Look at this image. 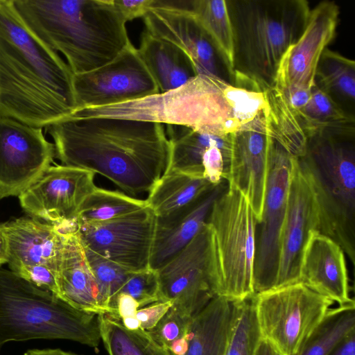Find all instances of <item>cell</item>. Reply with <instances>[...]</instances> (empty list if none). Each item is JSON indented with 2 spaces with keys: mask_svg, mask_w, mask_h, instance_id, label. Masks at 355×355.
<instances>
[{
  "mask_svg": "<svg viewBox=\"0 0 355 355\" xmlns=\"http://www.w3.org/2000/svg\"><path fill=\"white\" fill-rule=\"evenodd\" d=\"M63 165L106 178L132 197L149 193L168 167L162 124L112 117H68L46 127Z\"/></svg>",
  "mask_w": 355,
  "mask_h": 355,
  "instance_id": "1",
  "label": "cell"
},
{
  "mask_svg": "<svg viewBox=\"0 0 355 355\" xmlns=\"http://www.w3.org/2000/svg\"><path fill=\"white\" fill-rule=\"evenodd\" d=\"M73 73L24 23L12 0H0V115L46 128L76 110Z\"/></svg>",
  "mask_w": 355,
  "mask_h": 355,
  "instance_id": "2",
  "label": "cell"
},
{
  "mask_svg": "<svg viewBox=\"0 0 355 355\" xmlns=\"http://www.w3.org/2000/svg\"><path fill=\"white\" fill-rule=\"evenodd\" d=\"M259 92L199 74L175 89L123 103L76 110L69 117H112L182 126L225 137L263 107Z\"/></svg>",
  "mask_w": 355,
  "mask_h": 355,
  "instance_id": "3",
  "label": "cell"
},
{
  "mask_svg": "<svg viewBox=\"0 0 355 355\" xmlns=\"http://www.w3.org/2000/svg\"><path fill=\"white\" fill-rule=\"evenodd\" d=\"M25 25L74 74L98 69L130 43L126 22L113 0H12Z\"/></svg>",
  "mask_w": 355,
  "mask_h": 355,
  "instance_id": "4",
  "label": "cell"
},
{
  "mask_svg": "<svg viewBox=\"0 0 355 355\" xmlns=\"http://www.w3.org/2000/svg\"><path fill=\"white\" fill-rule=\"evenodd\" d=\"M234 39V82L263 92L273 86L279 63L303 33L306 0H227Z\"/></svg>",
  "mask_w": 355,
  "mask_h": 355,
  "instance_id": "5",
  "label": "cell"
},
{
  "mask_svg": "<svg viewBox=\"0 0 355 355\" xmlns=\"http://www.w3.org/2000/svg\"><path fill=\"white\" fill-rule=\"evenodd\" d=\"M63 339L96 349L98 315L76 309L53 293L0 268V349L12 341Z\"/></svg>",
  "mask_w": 355,
  "mask_h": 355,
  "instance_id": "6",
  "label": "cell"
},
{
  "mask_svg": "<svg viewBox=\"0 0 355 355\" xmlns=\"http://www.w3.org/2000/svg\"><path fill=\"white\" fill-rule=\"evenodd\" d=\"M313 185L319 232L336 242L355 263V131L324 132L308 139L298 158Z\"/></svg>",
  "mask_w": 355,
  "mask_h": 355,
  "instance_id": "7",
  "label": "cell"
},
{
  "mask_svg": "<svg viewBox=\"0 0 355 355\" xmlns=\"http://www.w3.org/2000/svg\"><path fill=\"white\" fill-rule=\"evenodd\" d=\"M207 223L212 229L220 277V295L243 300L254 295L258 222L247 198L229 186L215 200Z\"/></svg>",
  "mask_w": 355,
  "mask_h": 355,
  "instance_id": "8",
  "label": "cell"
},
{
  "mask_svg": "<svg viewBox=\"0 0 355 355\" xmlns=\"http://www.w3.org/2000/svg\"><path fill=\"white\" fill-rule=\"evenodd\" d=\"M254 299L261 337L282 355H295L334 303L301 282L256 294Z\"/></svg>",
  "mask_w": 355,
  "mask_h": 355,
  "instance_id": "9",
  "label": "cell"
},
{
  "mask_svg": "<svg viewBox=\"0 0 355 355\" xmlns=\"http://www.w3.org/2000/svg\"><path fill=\"white\" fill-rule=\"evenodd\" d=\"M160 301L195 317L214 297L220 295V277L214 234L206 223L194 239L157 270Z\"/></svg>",
  "mask_w": 355,
  "mask_h": 355,
  "instance_id": "10",
  "label": "cell"
},
{
  "mask_svg": "<svg viewBox=\"0 0 355 355\" xmlns=\"http://www.w3.org/2000/svg\"><path fill=\"white\" fill-rule=\"evenodd\" d=\"M295 157L275 141L269 160L261 220L258 224L261 227L256 241L254 295L275 288L280 237Z\"/></svg>",
  "mask_w": 355,
  "mask_h": 355,
  "instance_id": "11",
  "label": "cell"
},
{
  "mask_svg": "<svg viewBox=\"0 0 355 355\" xmlns=\"http://www.w3.org/2000/svg\"><path fill=\"white\" fill-rule=\"evenodd\" d=\"M73 85L76 110L123 103L159 93L132 42L105 65L74 74Z\"/></svg>",
  "mask_w": 355,
  "mask_h": 355,
  "instance_id": "12",
  "label": "cell"
},
{
  "mask_svg": "<svg viewBox=\"0 0 355 355\" xmlns=\"http://www.w3.org/2000/svg\"><path fill=\"white\" fill-rule=\"evenodd\" d=\"M156 216L146 207L101 223L76 222L83 247L132 272L149 268Z\"/></svg>",
  "mask_w": 355,
  "mask_h": 355,
  "instance_id": "13",
  "label": "cell"
},
{
  "mask_svg": "<svg viewBox=\"0 0 355 355\" xmlns=\"http://www.w3.org/2000/svg\"><path fill=\"white\" fill-rule=\"evenodd\" d=\"M142 19L146 31L173 43L189 55L197 75L216 76L231 83L211 38L187 1L153 0Z\"/></svg>",
  "mask_w": 355,
  "mask_h": 355,
  "instance_id": "14",
  "label": "cell"
},
{
  "mask_svg": "<svg viewBox=\"0 0 355 355\" xmlns=\"http://www.w3.org/2000/svg\"><path fill=\"white\" fill-rule=\"evenodd\" d=\"M55 155L42 128L0 115V199L19 196L51 166Z\"/></svg>",
  "mask_w": 355,
  "mask_h": 355,
  "instance_id": "15",
  "label": "cell"
},
{
  "mask_svg": "<svg viewBox=\"0 0 355 355\" xmlns=\"http://www.w3.org/2000/svg\"><path fill=\"white\" fill-rule=\"evenodd\" d=\"M267 109L227 135L228 185L247 198L258 224L262 216L270 157L275 143L269 128Z\"/></svg>",
  "mask_w": 355,
  "mask_h": 355,
  "instance_id": "16",
  "label": "cell"
},
{
  "mask_svg": "<svg viewBox=\"0 0 355 355\" xmlns=\"http://www.w3.org/2000/svg\"><path fill=\"white\" fill-rule=\"evenodd\" d=\"M319 210L313 185L298 158L295 157L280 237L275 288L300 282L305 247L312 232L319 231Z\"/></svg>",
  "mask_w": 355,
  "mask_h": 355,
  "instance_id": "17",
  "label": "cell"
},
{
  "mask_svg": "<svg viewBox=\"0 0 355 355\" xmlns=\"http://www.w3.org/2000/svg\"><path fill=\"white\" fill-rule=\"evenodd\" d=\"M95 174L76 166H50L19 196L20 204L30 215L47 223L75 222L80 205L96 187Z\"/></svg>",
  "mask_w": 355,
  "mask_h": 355,
  "instance_id": "18",
  "label": "cell"
},
{
  "mask_svg": "<svg viewBox=\"0 0 355 355\" xmlns=\"http://www.w3.org/2000/svg\"><path fill=\"white\" fill-rule=\"evenodd\" d=\"M339 15L333 1H322L311 9L303 33L279 63L274 87L282 91L312 89L320 57L335 37Z\"/></svg>",
  "mask_w": 355,
  "mask_h": 355,
  "instance_id": "19",
  "label": "cell"
},
{
  "mask_svg": "<svg viewBox=\"0 0 355 355\" xmlns=\"http://www.w3.org/2000/svg\"><path fill=\"white\" fill-rule=\"evenodd\" d=\"M340 306L354 303L345 253L340 246L319 231L312 232L300 266V282Z\"/></svg>",
  "mask_w": 355,
  "mask_h": 355,
  "instance_id": "20",
  "label": "cell"
},
{
  "mask_svg": "<svg viewBox=\"0 0 355 355\" xmlns=\"http://www.w3.org/2000/svg\"><path fill=\"white\" fill-rule=\"evenodd\" d=\"M76 229V226L61 230L63 245L55 274L58 297L83 311L119 316L100 293Z\"/></svg>",
  "mask_w": 355,
  "mask_h": 355,
  "instance_id": "21",
  "label": "cell"
},
{
  "mask_svg": "<svg viewBox=\"0 0 355 355\" xmlns=\"http://www.w3.org/2000/svg\"><path fill=\"white\" fill-rule=\"evenodd\" d=\"M2 225L8 239L10 270L19 274L27 268L44 265L56 274L63 245L59 225L33 218H20Z\"/></svg>",
  "mask_w": 355,
  "mask_h": 355,
  "instance_id": "22",
  "label": "cell"
},
{
  "mask_svg": "<svg viewBox=\"0 0 355 355\" xmlns=\"http://www.w3.org/2000/svg\"><path fill=\"white\" fill-rule=\"evenodd\" d=\"M221 184L185 209L167 216H156L150 268L159 270L199 233L207 221L215 200L223 191Z\"/></svg>",
  "mask_w": 355,
  "mask_h": 355,
  "instance_id": "23",
  "label": "cell"
},
{
  "mask_svg": "<svg viewBox=\"0 0 355 355\" xmlns=\"http://www.w3.org/2000/svg\"><path fill=\"white\" fill-rule=\"evenodd\" d=\"M241 300L214 297L193 318L185 355H224Z\"/></svg>",
  "mask_w": 355,
  "mask_h": 355,
  "instance_id": "24",
  "label": "cell"
},
{
  "mask_svg": "<svg viewBox=\"0 0 355 355\" xmlns=\"http://www.w3.org/2000/svg\"><path fill=\"white\" fill-rule=\"evenodd\" d=\"M137 50L159 93L179 87L197 76L190 58L182 49L145 29Z\"/></svg>",
  "mask_w": 355,
  "mask_h": 355,
  "instance_id": "25",
  "label": "cell"
},
{
  "mask_svg": "<svg viewBox=\"0 0 355 355\" xmlns=\"http://www.w3.org/2000/svg\"><path fill=\"white\" fill-rule=\"evenodd\" d=\"M214 187L203 178L167 171L150 191L146 201L157 217H164L193 205Z\"/></svg>",
  "mask_w": 355,
  "mask_h": 355,
  "instance_id": "26",
  "label": "cell"
},
{
  "mask_svg": "<svg viewBox=\"0 0 355 355\" xmlns=\"http://www.w3.org/2000/svg\"><path fill=\"white\" fill-rule=\"evenodd\" d=\"M314 84L346 112L354 115L355 62L353 60L326 49L318 64Z\"/></svg>",
  "mask_w": 355,
  "mask_h": 355,
  "instance_id": "27",
  "label": "cell"
},
{
  "mask_svg": "<svg viewBox=\"0 0 355 355\" xmlns=\"http://www.w3.org/2000/svg\"><path fill=\"white\" fill-rule=\"evenodd\" d=\"M263 92L268 103L266 116L273 139L291 155L302 157L308 138L295 112L280 89L271 86Z\"/></svg>",
  "mask_w": 355,
  "mask_h": 355,
  "instance_id": "28",
  "label": "cell"
},
{
  "mask_svg": "<svg viewBox=\"0 0 355 355\" xmlns=\"http://www.w3.org/2000/svg\"><path fill=\"white\" fill-rule=\"evenodd\" d=\"M293 110L308 139L323 132L355 131L354 115L346 112L315 85L307 103Z\"/></svg>",
  "mask_w": 355,
  "mask_h": 355,
  "instance_id": "29",
  "label": "cell"
},
{
  "mask_svg": "<svg viewBox=\"0 0 355 355\" xmlns=\"http://www.w3.org/2000/svg\"><path fill=\"white\" fill-rule=\"evenodd\" d=\"M187 5L211 38L233 84L234 39L226 1L193 0Z\"/></svg>",
  "mask_w": 355,
  "mask_h": 355,
  "instance_id": "30",
  "label": "cell"
},
{
  "mask_svg": "<svg viewBox=\"0 0 355 355\" xmlns=\"http://www.w3.org/2000/svg\"><path fill=\"white\" fill-rule=\"evenodd\" d=\"M101 339L108 355H171L141 328L128 330L119 316L98 315Z\"/></svg>",
  "mask_w": 355,
  "mask_h": 355,
  "instance_id": "31",
  "label": "cell"
},
{
  "mask_svg": "<svg viewBox=\"0 0 355 355\" xmlns=\"http://www.w3.org/2000/svg\"><path fill=\"white\" fill-rule=\"evenodd\" d=\"M355 331V304L330 308L295 355H329Z\"/></svg>",
  "mask_w": 355,
  "mask_h": 355,
  "instance_id": "32",
  "label": "cell"
},
{
  "mask_svg": "<svg viewBox=\"0 0 355 355\" xmlns=\"http://www.w3.org/2000/svg\"><path fill=\"white\" fill-rule=\"evenodd\" d=\"M141 200L119 191L95 189L85 198L76 215V222L101 223L127 215L147 207Z\"/></svg>",
  "mask_w": 355,
  "mask_h": 355,
  "instance_id": "33",
  "label": "cell"
},
{
  "mask_svg": "<svg viewBox=\"0 0 355 355\" xmlns=\"http://www.w3.org/2000/svg\"><path fill=\"white\" fill-rule=\"evenodd\" d=\"M261 338L254 295L241 302L224 355H254Z\"/></svg>",
  "mask_w": 355,
  "mask_h": 355,
  "instance_id": "34",
  "label": "cell"
},
{
  "mask_svg": "<svg viewBox=\"0 0 355 355\" xmlns=\"http://www.w3.org/2000/svg\"><path fill=\"white\" fill-rule=\"evenodd\" d=\"M84 249L88 264L103 300L107 306L119 315L116 297L132 272L88 249Z\"/></svg>",
  "mask_w": 355,
  "mask_h": 355,
  "instance_id": "35",
  "label": "cell"
},
{
  "mask_svg": "<svg viewBox=\"0 0 355 355\" xmlns=\"http://www.w3.org/2000/svg\"><path fill=\"white\" fill-rule=\"evenodd\" d=\"M120 293L132 296L138 302L139 307L160 301L157 271L148 268L141 271L131 272Z\"/></svg>",
  "mask_w": 355,
  "mask_h": 355,
  "instance_id": "36",
  "label": "cell"
},
{
  "mask_svg": "<svg viewBox=\"0 0 355 355\" xmlns=\"http://www.w3.org/2000/svg\"><path fill=\"white\" fill-rule=\"evenodd\" d=\"M193 318L171 306L157 324L147 332L158 344L168 349L175 340L187 334Z\"/></svg>",
  "mask_w": 355,
  "mask_h": 355,
  "instance_id": "37",
  "label": "cell"
},
{
  "mask_svg": "<svg viewBox=\"0 0 355 355\" xmlns=\"http://www.w3.org/2000/svg\"><path fill=\"white\" fill-rule=\"evenodd\" d=\"M37 286L47 290L58 296V290L55 272L44 265L27 268L17 274Z\"/></svg>",
  "mask_w": 355,
  "mask_h": 355,
  "instance_id": "38",
  "label": "cell"
},
{
  "mask_svg": "<svg viewBox=\"0 0 355 355\" xmlns=\"http://www.w3.org/2000/svg\"><path fill=\"white\" fill-rule=\"evenodd\" d=\"M173 304L171 300L159 301L139 309L136 316L140 323V328L146 331L154 328Z\"/></svg>",
  "mask_w": 355,
  "mask_h": 355,
  "instance_id": "39",
  "label": "cell"
},
{
  "mask_svg": "<svg viewBox=\"0 0 355 355\" xmlns=\"http://www.w3.org/2000/svg\"><path fill=\"white\" fill-rule=\"evenodd\" d=\"M115 7L127 23L142 18L153 3V0H113Z\"/></svg>",
  "mask_w": 355,
  "mask_h": 355,
  "instance_id": "40",
  "label": "cell"
},
{
  "mask_svg": "<svg viewBox=\"0 0 355 355\" xmlns=\"http://www.w3.org/2000/svg\"><path fill=\"white\" fill-rule=\"evenodd\" d=\"M138 302L127 293H120L116 297V309L120 319L136 317Z\"/></svg>",
  "mask_w": 355,
  "mask_h": 355,
  "instance_id": "41",
  "label": "cell"
},
{
  "mask_svg": "<svg viewBox=\"0 0 355 355\" xmlns=\"http://www.w3.org/2000/svg\"><path fill=\"white\" fill-rule=\"evenodd\" d=\"M329 355H355V331L346 336Z\"/></svg>",
  "mask_w": 355,
  "mask_h": 355,
  "instance_id": "42",
  "label": "cell"
},
{
  "mask_svg": "<svg viewBox=\"0 0 355 355\" xmlns=\"http://www.w3.org/2000/svg\"><path fill=\"white\" fill-rule=\"evenodd\" d=\"M188 333V332H187ZM189 348L188 334L175 340L168 347L171 355H185Z\"/></svg>",
  "mask_w": 355,
  "mask_h": 355,
  "instance_id": "43",
  "label": "cell"
},
{
  "mask_svg": "<svg viewBox=\"0 0 355 355\" xmlns=\"http://www.w3.org/2000/svg\"><path fill=\"white\" fill-rule=\"evenodd\" d=\"M8 243L7 236L2 224H0V266L8 263Z\"/></svg>",
  "mask_w": 355,
  "mask_h": 355,
  "instance_id": "44",
  "label": "cell"
},
{
  "mask_svg": "<svg viewBox=\"0 0 355 355\" xmlns=\"http://www.w3.org/2000/svg\"><path fill=\"white\" fill-rule=\"evenodd\" d=\"M23 355H78L61 349H33L26 351Z\"/></svg>",
  "mask_w": 355,
  "mask_h": 355,
  "instance_id": "45",
  "label": "cell"
},
{
  "mask_svg": "<svg viewBox=\"0 0 355 355\" xmlns=\"http://www.w3.org/2000/svg\"><path fill=\"white\" fill-rule=\"evenodd\" d=\"M254 355H282L268 341L261 338Z\"/></svg>",
  "mask_w": 355,
  "mask_h": 355,
  "instance_id": "46",
  "label": "cell"
}]
</instances>
